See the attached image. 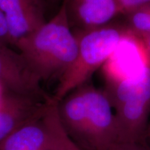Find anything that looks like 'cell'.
<instances>
[{
	"label": "cell",
	"instance_id": "obj_17",
	"mask_svg": "<svg viewBox=\"0 0 150 150\" xmlns=\"http://www.w3.org/2000/svg\"><path fill=\"white\" fill-rule=\"evenodd\" d=\"M147 135H148V136H149L150 138V125H149V126L147 129Z\"/></svg>",
	"mask_w": 150,
	"mask_h": 150
},
{
	"label": "cell",
	"instance_id": "obj_10",
	"mask_svg": "<svg viewBox=\"0 0 150 150\" xmlns=\"http://www.w3.org/2000/svg\"><path fill=\"white\" fill-rule=\"evenodd\" d=\"M44 117L16 129L0 142V150H50V136Z\"/></svg>",
	"mask_w": 150,
	"mask_h": 150
},
{
	"label": "cell",
	"instance_id": "obj_4",
	"mask_svg": "<svg viewBox=\"0 0 150 150\" xmlns=\"http://www.w3.org/2000/svg\"><path fill=\"white\" fill-rule=\"evenodd\" d=\"M120 141L142 142L150 111V66L123 79L106 81Z\"/></svg>",
	"mask_w": 150,
	"mask_h": 150
},
{
	"label": "cell",
	"instance_id": "obj_14",
	"mask_svg": "<svg viewBox=\"0 0 150 150\" xmlns=\"http://www.w3.org/2000/svg\"><path fill=\"white\" fill-rule=\"evenodd\" d=\"M109 150H150L142 142L119 141Z\"/></svg>",
	"mask_w": 150,
	"mask_h": 150
},
{
	"label": "cell",
	"instance_id": "obj_3",
	"mask_svg": "<svg viewBox=\"0 0 150 150\" xmlns=\"http://www.w3.org/2000/svg\"><path fill=\"white\" fill-rule=\"evenodd\" d=\"M74 33L78 39V54L73 64L60 79L52 98L57 102L76 88L88 83L94 72L104 66L131 32L123 21H112Z\"/></svg>",
	"mask_w": 150,
	"mask_h": 150
},
{
	"label": "cell",
	"instance_id": "obj_6",
	"mask_svg": "<svg viewBox=\"0 0 150 150\" xmlns=\"http://www.w3.org/2000/svg\"><path fill=\"white\" fill-rule=\"evenodd\" d=\"M52 102L6 91L0 99V142L26 123L42 117Z\"/></svg>",
	"mask_w": 150,
	"mask_h": 150
},
{
	"label": "cell",
	"instance_id": "obj_2",
	"mask_svg": "<svg viewBox=\"0 0 150 150\" xmlns=\"http://www.w3.org/2000/svg\"><path fill=\"white\" fill-rule=\"evenodd\" d=\"M41 81L61 77L78 54V39L67 18L64 1L58 13L16 47Z\"/></svg>",
	"mask_w": 150,
	"mask_h": 150
},
{
	"label": "cell",
	"instance_id": "obj_7",
	"mask_svg": "<svg viewBox=\"0 0 150 150\" xmlns=\"http://www.w3.org/2000/svg\"><path fill=\"white\" fill-rule=\"evenodd\" d=\"M45 0H0L11 46L16 47L46 22Z\"/></svg>",
	"mask_w": 150,
	"mask_h": 150
},
{
	"label": "cell",
	"instance_id": "obj_1",
	"mask_svg": "<svg viewBox=\"0 0 150 150\" xmlns=\"http://www.w3.org/2000/svg\"><path fill=\"white\" fill-rule=\"evenodd\" d=\"M61 125L82 150H109L120 141L114 108L104 89L86 83L57 104Z\"/></svg>",
	"mask_w": 150,
	"mask_h": 150
},
{
	"label": "cell",
	"instance_id": "obj_9",
	"mask_svg": "<svg viewBox=\"0 0 150 150\" xmlns=\"http://www.w3.org/2000/svg\"><path fill=\"white\" fill-rule=\"evenodd\" d=\"M148 65L140 38L131 33L122 41L117 50L104 65L106 81L130 77Z\"/></svg>",
	"mask_w": 150,
	"mask_h": 150
},
{
	"label": "cell",
	"instance_id": "obj_8",
	"mask_svg": "<svg viewBox=\"0 0 150 150\" xmlns=\"http://www.w3.org/2000/svg\"><path fill=\"white\" fill-rule=\"evenodd\" d=\"M74 32L104 26L122 16L117 0H63Z\"/></svg>",
	"mask_w": 150,
	"mask_h": 150
},
{
	"label": "cell",
	"instance_id": "obj_15",
	"mask_svg": "<svg viewBox=\"0 0 150 150\" xmlns=\"http://www.w3.org/2000/svg\"><path fill=\"white\" fill-rule=\"evenodd\" d=\"M0 46H11L8 27L0 4Z\"/></svg>",
	"mask_w": 150,
	"mask_h": 150
},
{
	"label": "cell",
	"instance_id": "obj_16",
	"mask_svg": "<svg viewBox=\"0 0 150 150\" xmlns=\"http://www.w3.org/2000/svg\"><path fill=\"white\" fill-rule=\"evenodd\" d=\"M140 38L142 42V45L144 47L146 56H147L148 65L150 66V33L145 35H142Z\"/></svg>",
	"mask_w": 150,
	"mask_h": 150
},
{
	"label": "cell",
	"instance_id": "obj_11",
	"mask_svg": "<svg viewBox=\"0 0 150 150\" xmlns=\"http://www.w3.org/2000/svg\"><path fill=\"white\" fill-rule=\"evenodd\" d=\"M53 101L44 117L50 136V150H82L65 132L58 113V102Z\"/></svg>",
	"mask_w": 150,
	"mask_h": 150
},
{
	"label": "cell",
	"instance_id": "obj_5",
	"mask_svg": "<svg viewBox=\"0 0 150 150\" xmlns=\"http://www.w3.org/2000/svg\"><path fill=\"white\" fill-rule=\"evenodd\" d=\"M39 78L20 52L10 46H0V86L5 91L50 100L40 86Z\"/></svg>",
	"mask_w": 150,
	"mask_h": 150
},
{
	"label": "cell",
	"instance_id": "obj_13",
	"mask_svg": "<svg viewBox=\"0 0 150 150\" xmlns=\"http://www.w3.org/2000/svg\"><path fill=\"white\" fill-rule=\"evenodd\" d=\"M122 16L128 13L140 6L150 3V0H117Z\"/></svg>",
	"mask_w": 150,
	"mask_h": 150
},
{
	"label": "cell",
	"instance_id": "obj_12",
	"mask_svg": "<svg viewBox=\"0 0 150 150\" xmlns=\"http://www.w3.org/2000/svg\"><path fill=\"white\" fill-rule=\"evenodd\" d=\"M124 23L131 33L141 37L150 33V3L124 15Z\"/></svg>",
	"mask_w": 150,
	"mask_h": 150
},
{
	"label": "cell",
	"instance_id": "obj_18",
	"mask_svg": "<svg viewBox=\"0 0 150 150\" xmlns=\"http://www.w3.org/2000/svg\"><path fill=\"white\" fill-rule=\"evenodd\" d=\"M46 1H52V2H53V1H55L56 0H46Z\"/></svg>",
	"mask_w": 150,
	"mask_h": 150
}]
</instances>
